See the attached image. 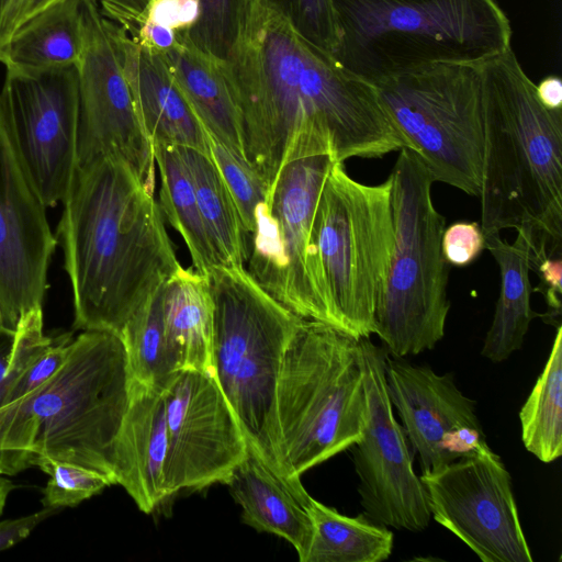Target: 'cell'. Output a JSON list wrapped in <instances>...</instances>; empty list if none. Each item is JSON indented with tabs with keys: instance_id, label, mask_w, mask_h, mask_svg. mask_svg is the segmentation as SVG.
Wrapping results in <instances>:
<instances>
[{
	"instance_id": "12",
	"label": "cell",
	"mask_w": 562,
	"mask_h": 562,
	"mask_svg": "<svg viewBox=\"0 0 562 562\" xmlns=\"http://www.w3.org/2000/svg\"><path fill=\"white\" fill-rule=\"evenodd\" d=\"M367 396L366 426L352 449L363 514L397 530L418 532L431 519L425 486L414 470V452L395 419L385 383L387 352L360 337Z\"/></svg>"
},
{
	"instance_id": "29",
	"label": "cell",
	"mask_w": 562,
	"mask_h": 562,
	"mask_svg": "<svg viewBox=\"0 0 562 562\" xmlns=\"http://www.w3.org/2000/svg\"><path fill=\"white\" fill-rule=\"evenodd\" d=\"M521 440L544 463L562 454V328L557 334L546 366L519 412Z\"/></svg>"
},
{
	"instance_id": "33",
	"label": "cell",
	"mask_w": 562,
	"mask_h": 562,
	"mask_svg": "<svg viewBox=\"0 0 562 562\" xmlns=\"http://www.w3.org/2000/svg\"><path fill=\"white\" fill-rule=\"evenodd\" d=\"M209 143L211 157L229 189L248 239L257 209L266 200L268 188L244 158L210 135Z\"/></svg>"
},
{
	"instance_id": "38",
	"label": "cell",
	"mask_w": 562,
	"mask_h": 562,
	"mask_svg": "<svg viewBox=\"0 0 562 562\" xmlns=\"http://www.w3.org/2000/svg\"><path fill=\"white\" fill-rule=\"evenodd\" d=\"M531 271H535L540 278L539 288L533 289V291L542 293L548 306L547 313L542 315L544 322L560 326L562 294L561 256L541 255L531 259Z\"/></svg>"
},
{
	"instance_id": "39",
	"label": "cell",
	"mask_w": 562,
	"mask_h": 562,
	"mask_svg": "<svg viewBox=\"0 0 562 562\" xmlns=\"http://www.w3.org/2000/svg\"><path fill=\"white\" fill-rule=\"evenodd\" d=\"M104 18L138 42L155 0H93Z\"/></svg>"
},
{
	"instance_id": "3",
	"label": "cell",
	"mask_w": 562,
	"mask_h": 562,
	"mask_svg": "<svg viewBox=\"0 0 562 562\" xmlns=\"http://www.w3.org/2000/svg\"><path fill=\"white\" fill-rule=\"evenodd\" d=\"M481 72L483 235L530 228L535 250L561 256L562 110L539 101L512 47L481 63Z\"/></svg>"
},
{
	"instance_id": "27",
	"label": "cell",
	"mask_w": 562,
	"mask_h": 562,
	"mask_svg": "<svg viewBox=\"0 0 562 562\" xmlns=\"http://www.w3.org/2000/svg\"><path fill=\"white\" fill-rule=\"evenodd\" d=\"M308 512L313 536L304 562H382L394 546L389 527L369 519L363 513L349 517L313 497Z\"/></svg>"
},
{
	"instance_id": "15",
	"label": "cell",
	"mask_w": 562,
	"mask_h": 562,
	"mask_svg": "<svg viewBox=\"0 0 562 562\" xmlns=\"http://www.w3.org/2000/svg\"><path fill=\"white\" fill-rule=\"evenodd\" d=\"M167 423L166 497L225 483L248 441L213 374L178 370L162 389Z\"/></svg>"
},
{
	"instance_id": "7",
	"label": "cell",
	"mask_w": 562,
	"mask_h": 562,
	"mask_svg": "<svg viewBox=\"0 0 562 562\" xmlns=\"http://www.w3.org/2000/svg\"><path fill=\"white\" fill-rule=\"evenodd\" d=\"M205 278L213 308L212 374L249 445L279 471L276 389L286 346L303 318L244 266H216Z\"/></svg>"
},
{
	"instance_id": "31",
	"label": "cell",
	"mask_w": 562,
	"mask_h": 562,
	"mask_svg": "<svg viewBox=\"0 0 562 562\" xmlns=\"http://www.w3.org/2000/svg\"><path fill=\"white\" fill-rule=\"evenodd\" d=\"M250 0H199V16L178 33L194 47L224 61L244 26Z\"/></svg>"
},
{
	"instance_id": "22",
	"label": "cell",
	"mask_w": 562,
	"mask_h": 562,
	"mask_svg": "<svg viewBox=\"0 0 562 562\" xmlns=\"http://www.w3.org/2000/svg\"><path fill=\"white\" fill-rule=\"evenodd\" d=\"M513 243L501 234L485 236V249L495 259L501 277L499 296L486 333L482 356L492 362L507 360L524 344L531 321V250L535 236L530 228H518Z\"/></svg>"
},
{
	"instance_id": "14",
	"label": "cell",
	"mask_w": 562,
	"mask_h": 562,
	"mask_svg": "<svg viewBox=\"0 0 562 562\" xmlns=\"http://www.w3.org/2000/svg\"><path fill=\"white\" fill-rule=\"evenodd\" d=\"M434 518L483 562H532L512 476L488 445L419 475Z\"/></svg>"
},
{
	"instance_id": "4",
	"label": "cell",
	"mask_w": 562,
	"mask_h": 562,
	"mask_svg": "<svg viewBox=\"0 0 562 562\" xmlns=\"http://www.w3.org/2000/svg\"><path fill=\"white\" fill-rule=\"evenodd\" d=\"M131 382L120 335L81 331L49 380L0 406V474L55 459L98 470L115 484L114 443Z\"/></svg>"
},
{
	"instance_id": "1",
	"label": "cell",
	"mask_w": 562,
	"mask_h": 562,
	"mask_svg": "<svg viewBox=\"0 0 562 562\" xmlns=\"http://www.w3.org/2000/svg\"><path fill=\"white\" fill-rule=\"evenodd\" d=\"M222 63L244 158L268 191L303 128L324 133L337 162L380 158L405 146L376 88L301 37L267 0H250L239 37Z\"/></svg>"
},
{
	"instance_id": "20",
	"label": "cell",
	"mask_w": 562,
	"mask_h": 562,
	"mask_svg": "<svg viewBox=\"0 0 562 562\" xmlns=\"http://www.w3.org/2000/svg\"><path fill=\"white\" fill-rule=\"evenodd\" d=\"M224 484L241 507L246 525L285 539L305 561L313 536L312 496L299 476L280 473L248 442L245 457Z\"/></svg>"
},
{
	"instance_id": "34",
	"label": "cell",
	"mask_w": 562,
	"mask_h": 562,
	"mask_svg": "<svg viewBox=\"0 0 562 562\" xmlns=\"http://www.w3.org/2000/svg\"><path fill=\"white\" fill-rule=\"evenodd\" d=\"M293 30L313 46L333 56L338 29L333 0H267Z\"/></svg>"
},
{
	"instance_id": "25",
	"label": "cell",
	"mask_w": 562,
	"mask_h": 562,
	"mask_svg": "<svg viewBox=\"0 0 562 562\" xmlns=\"http://www.w3.org/2000/svg\"><path fill=\"white\" fill-rule=\"evenodd\" d=\"M162 321L178 370L212 373L213 308L205 276L180 267L165 281Z\"/></svg>"
},
{
	"instance_id": "40",
	"label": "cell",
	"mask_w": 562,
	"mask_h": 562,
	"mask_svg": "<svg viewBox=\"0 0 562 562\" xmlns=\"http://www.w3.org/2000/svg\"><path fill=\"white\" fill-rule=\"evenodd\" d=\"M199 16V0H155L147 22L176 32L189 29Z\"/></svg>"
},
{
	"instance_id": "42",
	"label": "cell",
	"mask_w": 562,
	"mask_h": 562,
	"mask_svg": "<svg viewBox=\"0 0 562 562\" xmlns=\"http://www.w3.org/2000/svg\"><path fill=\"white\" fill-rule=\"evenodd\" d=\"M61 1L64 0H13L4 25L3 47L23 22Z\"/></svg>"
},
{
	"instance_id": "19",
	"label": "cell",
	"mask_w": 562,
	"mask_h": 562,
	"mask_svg": "<svg viewBox=\"0 0 562 562\" xmlns=\"http://www.w3.org/2000/svg\"><path fill=\"white\" fill-rule=\"evenodd\" d=\"M114 37L136 112L153 144L210 154L209 135L175 81L164 54L134 42L113 24Z\"/></svg>"
},
{
	"instance_id": "13",
	"label": "cell",
	"mask_w": 562,
	"mask_h": 562,
	"mask_svg": "<svg viewBox=\"0 0 562 562\" xmlns=\"http://www.w3.org/2000/svg\"><path fill=\"white\" fill-rule=\"evenodd\" d=\"M78 75V166L105 155L128 161L155 192L153 145L136 112L113 23L93 0H81Z\"/></svg>"
},
{
	"instance_id": "37",
	"label": "cell",
	"mask_w": 562,
	"mask_h": 562,
	"mask_svg": "<svg viewBox=\"0 0 562 562\" xmlns=\"http://www.w3.org/2000/svg\"><path fill=\"white\" fill-rule=\"evenodd\" d=\"M485 249V239L476 222H456L442 233L441 250L450 266L465 267Z\"/></svg>"
},
{
	"instance_id": "8",
	"label": "cell",
	"mask_w": 562,
	"mask_h": 562,
	"mask_svg": "<svg viewBox=\"0 0 562 562\" xmlns=\"http://www.w3.org/2000/svg\"><path fill=\"white\" fill-rule=\"evenodd\" d=\"M392 181L364 184L335 162L323 184L312 226L315 277L339 329L374 333L394 247Z\"/></svg>"
},
{
	"instance_id": "23",
	"label": "cell",
	"mask_w": 562,
	"mask_h": 562,
	"mask_svg": "<svg viewBox=\"0 0 562 562\" xmlns=\"http://www.w3.org/2000/svg\"><path fill=\"white\" fill-rule=\"evenodd\" d=\"M162 54L207 134L244 158L239 115L223 63L194 47L178 32L173 46Z\"/></svg>"
},
{
	"instance_id": "24",
	"label": "cell",
	"mask_w": 562,
	"mask_h": 562,
	"mask_svg": "<svg viewBox=\"0 0 562 562\" xmlns=\"http://www.w3.org/2000/svg\"><path fill=\"white\" fill-rule=\"evenodd\" d=\"M81 49V0H64L23 22L0 52L5 76L37 77L76 67Z\"/></svg>"
},
{
	"instance_id": "41",
	"label": "cell",
	"mask_w": 562,
	"mask_h": 562,
	"mask_svg": "<svg viewBox=\"0 0 562 562\" xmlns=\"http://www.w3.org/2000/svg\"><path fill=\"white\" fill-rule=\"evenodd\" d=\"M59 509L46 508L13 519L0 521V551L9 549L25 539L41 522Z\"/></svg>"
},
{
	"instance_id": "10",
	"label": "cell",
	"mask_w": 562,
	"mask_h": 562,
	"mask_svg": "<svg viewBox=\"0 0 562 562\" xmlns=\"http://www.w3.org/2000/svg\"><path fill=\"white\" fill-rule=\"evenodd\" d=\"M335 162L324 133L308 127L294 136L266 200L257 209L245 268L300 317L337 327L317 283L311 254L317 201Z\"/></svg>"
},
{
	"instance_id": "18",
	"label": "cell",
	"mask_w": 562,
	"mask_h": 562,
	"mask_svg": "<svg viewBox=\"0 0 562 562\" xmlns=\"http://www.w3.org/2000/svg\"><path fill=\"white\" fill-rule=\"evenodd\" d=\"M385 383L422 474L486 445L475 402L459 390L451 374L387 353Z\"/></svg>"
},
{
	"instance_id": "17",
	"label": "cell",
	"mask_w": 562,
	"mask_h": 562,
	"mask_svg": "<svg viewBox=\"0 0 562 562\" xmlns=\"http://www.w3.org/2000/svg\"><path fill=\"white\" fill-rule=\"evenodd\" d=\"M27 172L46 207L65 199L78 167L76 67L5 76L0 91Z\"/></svg>"
},
{
	"instance_id": "21",
	"label": "cell",
	"mask_w": 562,
	"mask_h": 562,
	"mask_svg": "<svg viewBox=\"0 0 562 562\" xmlns=\"http://www.w3.org/2000/svg\"><path fill=\"white\" fill-rule=\"evenodd\" d=\"M167 423L162 390L131 382L130 403L113 451V474L138 508L149 514L167 497L164 467Z\"/></svg>"
},
{
	"instance_id": "28",
	"label": "cell",
	"mask_w": 562,
	"mask_h": 562,
	"mask_svg": "<svg viewBox=\"0 0 562 562\" xmlns=\"http://www.w3.org/2000/svg\"><path fill=\"white\" fill-rule=\"evenodd\" d=\"M160 179L159 206L181 235L194 270L205 276L220 266L201 217L192 179L178 146L153 144Z\"/></svg>"
},
{
	"instance_id": "5",
	"label": "cell",
	"mask_w": 562,
	"mask_h": 562,
	"mask_svg": "<svg viewBox=\"0 0 562 562\" xmlns=\"http://www.w3.org/2000/svg\"><path fill=\"white\" fill-rule=\"evenodd\" d=\"M334 60L375 86L432 64H481L512 47L495 0H333Z\"/></svg>"
},
{
	"instance_id": "6",
	"label": "cell",
	"mask_w": 562,
	"mask_h": 562,
	"mask_svg": "<svg viewBox=\"0 0 562 562\" xmlns=\"http://www.w3.org/2000/svg\"><path fill=\"white\" fill-rule=\"evenodd\" d=\"M360 337L303 318L280 367L274 401L276 460L289 477L349 449L366 426Z\"/></svg>"
},
{
	"instance_id": "26",
	"label": "cell",
	"mask_w": 562,
	"mask_h": 562,
	"mask_svg": "<svg viewBox=\"0 0 562 562\" xmlns=\"http://www.w3.org/2000/svg\"><path fill=\"white\" fill-rule=\"evenodd\" d=\"M190 172L199 210L220 266H244L248 239L238 210L217 166L207 155L178 147Z\"/></svg>"
},
{
	"instance_id": "2",
	"label": "cell",
	"mask_w": 562,
	"mask_h": 562,
	"mask_svg": "<svg viewBox=\"0 0 562 562\" xmlns=\"http://www.w3.org/2000/svg\"><path fill=\"white\" fill-rule=\"evenodd\" d=\"M154 193L119 155L77 167L57 229L72 291L74 329L120 334L182 267Z\"/></svg>"
},
{
	"instance_id": "43",
	"label": "cell",
	"mask_w": 562,
	"mask_h": 562,
	"mask_svg": "<svg viewBox=\"0 0 562 562\" xmlns=\"http://www.w3.org/2000/svg\"><path fill=\"white\" fill-rule=\"evenodd\" d=\"M539 101L550 110H562V81L558 76H548L536 85Z\"/></svg>"
},
{
	"instance_id": "16",
	"label": "cell",
	"mask_w": 562,
	"mask_h": 562,
	"mask_svg": "<svg viewBox=\"0 0 562 562\" xmlns=\"http://www.w3.org/2000/svg\"><path fill=\"white\" fill-rule=\"evenodd\" d=\"M46 209L23 162L0 93V324L11 330L23 314L43 306L57 244Z\"/></svg>"
},
{
	"instance_id": "30",
	"label": "cell",
	"mask_w": 562,
	"mask_h": 562,
	"mask_svg": "<svg viewBox=\"0 0 562 562\" xmlns=\"http://www.w3.org/2000/svg\"><path fill=\"white\" fill-rule=\"evenodd\" d=\"M162 284L132 315L119 334L125 348L132 381L160 390L178 371L165 335Z\"/></svg>"
},
{
	"instance_id": "45",
	"label": "cell",
	"mask_w": 562,
	"mask_h": 562,
	"mask_svg": "<svg viewBox=\"0 0 562 562\" xmlns=\"http://www.w3.org/2000/svg\"><path fill=\"white\" fill-rule=\"evenodd\" d=\"M16 487L18 486L11 480L0 474V516L3 513V508L5 506L9 495Z\"/></svg>"
},
{
	"instance_id": "46",
	"label": "cell",
	"mask_w": 562,
	"mask_h": 562,
	"mask_svg": "<svg viewBox=\"0 0 562 562\" xmlns=\"http://www.w3.org/2000/svg\"><path fill=\"white\" fill-rule=\"evenodd\" d=\"M13 0H0V52L3 48V32L5 21L12 5Z\"/></svg>"
},
{
	"instance_id": "36",
	"label": "cell",
	"mask_w": 562,
	"mask_h": 562,
	"mask_svg": "<svg viewBox=\"0 0 562 562\" xmlns=\"http://www.w3.org/2000/svg\"><path fill=\"white\" fill-rule=\"evenodd\" d=\"M72 338L71 333L53 336L49 345L7 392L2 405L22 397L49 380L66 360Z\"/></svg>"
},
{
	"instance_id": "32",
	"label": "cell",
	"mask_w": 562,
	"mask_h": 562,
	"mask_svg": "<svg viewBox=\"0 0 562 562\" xmlns=\"http://www.w3.org/2000/svg\"><path fill=\"white\" fill-rule=\"evenodd\" d=\"M35 467L49 476L42 497L46 508L75 507L114 484L110 476L98 470L66 461L42 459Z\"/></svg>"
},
{
	"instance_id": "9",
	"label": "cell",
	"mask_w": 562,
	"mask_h": 562,
	"mask_svg": "<svg viewBox=\"0 0 562 562\" xmlns=\"http://www.w3.org/2000/svg\"><path fill=\"white\" fill-rule=\"evenodd\" d=\"M389 177L394 247L373 334L389 356L404 358L434 349L445 336L450 265L441 250L445 217L418 155L402 147Z\"/></svg>"
},
{
	"instance_id": "11",
	"label": "cell",
	"mask_w": 562,
	"mask_h": 562,
	"mask_svg": "<svg viewBox=\"0 0 562 562\" xmlns=\"http://www.w3.org/2000/svg\"><path fill=\"white\" fill-rule=\"evenodd\" d=\"M434 182L477 196L483 154L481 64H432L374 86Z\"/></svg>"
},
{
	"instance_id": "44",
	"label": "cell",
	"mask_w": 562,
	"mask_h": 562,
	"mask_svg": "<svg viewBox=\"0 0 562 562\" xmlns=\"http://www.w3.org/2000/svg\"><path fill=\"white\" fill-rule=\"evenodd\" d=\"M13 333L14 330L8 329L0 324V406L3 400V381L13 340Z\"/></svg>"
},
{
	"instance_id": "35",
	"label": "cell",
	"mask_w": 562,
	"mask_h": 562,
	"mask_svg": "<svg viewBox=\"0 0 562 562\" xmlns=\"http://www.w3.org/2000/svg\"><path fill=\"white\" fill-rule=\"evenodd\" d=\"M52 339L53 336H47L44 333L43 306L33 308L21 316L13 333L3 381V400L7 392L49 345Z\"/></svg>"
}]
</instances>
